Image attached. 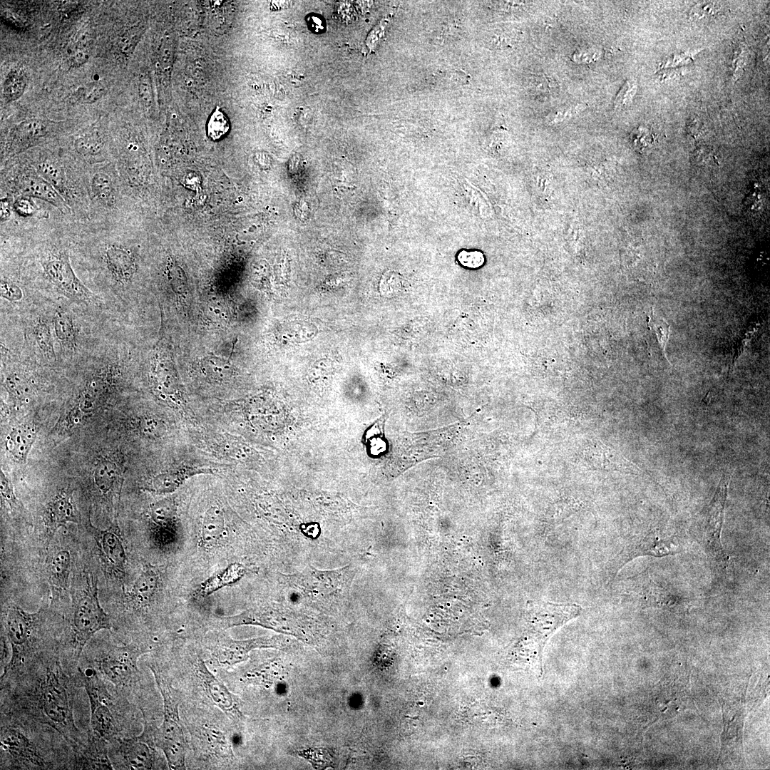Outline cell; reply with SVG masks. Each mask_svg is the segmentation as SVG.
<instances>
[{
	"label": "cell",
	"instance_id": "3",
	"mask_svg": "<svg viewBox=\"0 0 770 770\" xmlns=\"http://www.w3.org/2000/svg\"><path fill=\"white\" fill-rule=\"evenodd\" d=\"M163 700V720L153 733L155 746L160 749L170 769H185L188 744L178 714V699L171 687L151 667Z\"/></svg>",
	"mask_w": 770,
	"mask_h": 770
},
{
	"label": "cell",
	"instance_id": "12",
	"mask_svg": "<svg viewBox=\"0 0 770 770\" xmlns=\"http://www.w3.org/2000/svg\"><path fill=\"white\" fill-rule=\"evenodd\" d=\"M100 558L108 573L122 578L125 573L126 554L118 525L101 530L91 528Z\"/></svg>",
	"mask_w": 770,
	"mask_h": 770
},
{
	"label": "cell",
	"instance_id": "32",
	"mask_svg": "<svg viewBox=\"0 0 770 770\" xmlns=\"http://www.w3.org/2000/svg\"><path fill=\"white\" fill-rule=\"evenodd\" d=\"M34 337L38 349L48 358H55L53 340L49 325L43 320H39L34 329Z\"/></svg>",
	"mask_w": 770,
	"mask_h": 770
},
{
	"label": "cell",
	"instance_id": "39",
	"mask_svg": "<svg viewBox=\"0 0 770 770\" xmlns=\"http://www.w3.org/2000/svg\"><path fill=\"white\" fill-rule=\"evenodd\" d=\"M309 29L314 34H319L325 31L326 23L324 18L317 14H309L306 17Z\"/></svg>",
	"mask_w": 770,
	"mask_h": 770
},
{
	"label": "cell",
	"instance_id": "17",
	"mask_svg": "<svg viewBox=\"0 0 770 770\" xmlns=\"http://www.w3.org/2000/svg\"><path fill=\"white\" fill-rule=\"evenodd\" d=\"M144 733L138 736L124 739L119 743L118 754L126 769H152L155 766V749Z\"/></svg>",
	"mask_w": 770,
	"mask_h": 770
},
{
	"label": "cell",
	"instance_id": "26",
	"mask_svg": "<svg viewBox=\"0 0 770 770\" xmlns=\"http://www.w3.org/2000/svg\"><path fill=\"white\" fill-rule=\"evenodd\" d=\"M674 553L673 549L669 545H667L665 542L657 540H652V542L649 539H644L639 543L631 545L627 549L622 550L619 555L618 564L622 565L628 560L639 555H666Z\"/></svg>",
	"mask_w": 770,
	"mask_h": 770
},
{
	"label": "cell",
	"instance_id": "42",
	"mask_svg": "<svg viewBox=\"0 0 770 770\" xmlns=\"http://www.w3.org/2000/svg\"><path fill=\"white\" fill-rule=\"evenodd\" d=\"M536 92L549 93L555 90L554 81L545 76H536Z\"/></svg>",
	"mask_w": 770,
	"mask_h": 770
},
{
	"label": "cell",
	"instance_id": "11",
	"mask_svg": "<svg viewBox=\"0 0 770 770\" xmlns=\"http://www.w3.org/2000/svg\"><path fill=\"white\" fill-rule=\"evenodd\" d=\"M284 640L280 636L261 637L245 640H235L227 635L220 637L213 655L218 664L232 666L249 658V652L257 648L284 647Z\"/></svg>",
	"mask_w": 770,
	"mask_h": 770
},
{
	"label": "cell",
	"instance_id": "13",
	"mask_svg": "<svg viewBox=\"0 0 770 770\" xmlns=\"http://www.w3.org/2000/svg\"><path fill=\"white\" fill-rule=\"evenodd\" d=\"M226 627L243 625H260L283 634L301 636L294 622L285 613L277 610L266 607L245 611L240 614L223 619Z\"/></svg>",
	"mask_w": 770,
	"mask_h": 770
},
{
	"label": "cell",
	"instance_id": "1",
	"mask_svg": "<svg viewBox=\"0 0 770 770\" xmlns=\"http://www.w3.org/2000/svg\"><path fill=\"white\" fill-rule=\"evenodd\" d=\"M582 607L576 603H554L530 600L527 603L526 627L517 645L520 659L543 674V652L555 632L580 615Z\"/></svg>",
	"mask_w": 770,
	"mask_h": 770
},
{
	"label": "cell",
	"instance_id": "19",
	"mask_svg": "<svg viewBox=\"0 0 770 770\" xmlns=\"http://www.w3.org/2000/svg\"><path fill=\"white\" fill-rule=\"evenodd\" d=\"M196 672L205 690L213 703L227 714H240L238 704L234 696L207 667L204 661L200 659L196 664Z\"/></svg>",
	"mask_w": 770,
	"mask_h": 770
},
{
	"label": "cell",
	"instance_id": "23",
	"mask_svg": "<svg viewBox=\"0 0 770 770\" xmlns=\"http://www.w3.org/2000/svg\"><path fill=\"white\" fill-rule=\"evenodd\" d=\"M36 436V431L31 425L19 426L7 436L6 449L16 460L25 463Z\"/></svg>",
	"mask_w": 770,
	"mask_h": 770
},
{
	"label": "cell",
	"instance_id": "41",
	"mask_svg": "<svg viewBox=\"0 0 770 770\" xmlns=\"http://www.w3.org/2000/svg\"><path fill=\"white\" fill-rule=\"evenodd\" d=\"M635 91V86L631 82H627L621 89L615 101L617 106H622L627 104Z\"/></svg>",
	"mask_w": 770,
	"mask_h": 770
},
{
	"label": "cell",
	"instance_id": "36",
	"mask_svg": "<svg viewBox=\"0 0 770 770\" xmlns=\"http://www.w3.org/2000/svg\"><path fill=\"white\" fill-rule=\"evenodd\" d=\"M106 94V88L100 84H92L83 88L79 99L83 103H93Z\"/></svg>",
	"mask_w": 770,
	"mask_h": 770
},
{
	"label": "cell",
	"instance_id": "28",
	"mask_svg": "<svg viewBox=\"0 0 770 770\" xmlns=\"http://www.w3.org/2000/svg\"><path fill=\"white\" fill-rule=\"evenodd\" d=\"M6 197L10 200L12 214H15L19 218L35 220L49 217V213L38 207L31 197L26 196Z\"/></svg>",
	"mask_w": 770,
	"mask_h": 770
},
{
	"label": "cell",
	"instance_id": "6",
	"mask_svg": "<svg viewBox=\"0 0 770 770\" xmlns=\"http://www.w3.org/2000/svg\"><path fill=\"white\" fill-rule=\"evenodd\" d=\"M39 263L44 276L64 294L84 302L95 300L94 294L76 276L68 250L63 247L46 245Z\"/></svg>",
	"mask_w": 770,
	"mask_h": 770
},
{
	"label": "cell",
	"instance_id": "10",
	"mask_svg": "<svg viewBox=\"0 0 770 770\" xmlns=\"http://www.w3.org/2000/svg\"><path fill=\"white\" fill-rule=\"evenodd\" d=\"M53 123L30 118L14 125L6 138L3 157H12L38 145L51 135Z\"/></svg>",
	"mask_w": 770,
	"mask_h": 770
},
{
	"label": "cell",
	"instance_id": "25",
	"mask_svg": "<svg viewBox=\"0 0 770 770\" xmlns=\"http://www.w3.org/2000/svg\"><path fill=\"white\" fill-rule=\"evenodd\" d=\"M71 569V555L66 550L56 552L48 564L51 584L56 589L66 590Z\"/></svg>",
	"mask_w": 770,
	"mask_h": 770
},
{
	"label": "cell",
	"instance_id": "16",
	"mask_svg": "<svg viewBox=\"0 0 770 770\" xmlns=\"http://www.w3.org/2000/svg\"><path fill=\"white\" fill-rule=\"evenodd\" d=\"M1 746L14 761L26 766L42 768L45 760L36 745L20 731L8 728L1 735Z\"/></svg>",
	"mask_w": 770,
	"mask_h": 770
},
{
	"label": "cell",
	"instance_id": "33",
	"mask_svg": "<svg viewBox=\"0 0 770 770\" xmlns=\"http://www.w3.org/2000/svg\"><path fill=\"white\" fill-rule=\"evenodd\" d=\"M183 479V475L175 473L158 475L151 481L148 489L158 493H169L178 488Z\"/></svg>",
	"mask_w": 770,
	"mask_h": 770
},
{
	"label": "cell",
	"instance_id": "38",
	"mask_svg": "<svg viewBox=\"0 0 770 770\" xmlns=\"http://www.w3.org/2000/svg\"><path fill=\"white\" fill-rule=\"evenodd\" d=\"M652 327L655 329L661 347L664 349L669 337V325L663 320L653 317Z\"/></svg>",
	"mask_w": 770,
	"mask_h": 770
},
{
	"label": "cell",
	"instance_id": "14",
	"mask_svg": "<svg viewBox=\"0 0 770 770\" xmlns=\"http://www.w3.org/2000/svg\"><path fill=\"white\" fill-rule=\"evenodd\" d=\"M36 614H31L16 606L6 615L5 628L12 648L11 665L19 662L31 640Z\"/></svg>",
	"mask_w": 770,
	"mask_h": 770
},
{
	"label": "cell",
	"instance_id": "29",
	"mask_svg": "<svg viewBox=\"0 0 770 770\" xmlns=\"http://www.w3.org/2000/svg\"><path fill=\"white\" fill-rule=\"evenodd\" d=\"M53 327L56 338L66 348L73 347L76 342V329L71 316L63 309H58L53 318Z\"/></svg>",
	"mask_w": 770,
	"mask_h": 770
},
{
	"label": "cell",
	"instance_id": "18",
	"mask_svg": "<svg viewBox=\"0 0 770 770\" xmlns=\"http://www.w3.org/2000/svg\"><path fill=\"white\" fill-rule=\"evenodd\" d=\"M73 148L87 165H95L108 161V140L104 133L93 127L79 133L73 142Z\"/></svg>",
	"mask_w": 770,
	"mask_h": 770
},
{
	"label": "cell",
	"instance_id": "15",
	"mask_svg": "<svg viewBox=\"0 0 770 770\" xmlns=\"http://www.w3.org/2000/svg\"><path fill=\"white\" fill-rule=\"evenodd\" d=\"M729 481L730 476L724 473L707 511L706 527V540L711 552L718 559H724V561L727 557L721 544L720 534Z\"/></svg>",
	"mask_w": 770,
	"mask_h": 770
},
{
	"label": "cell",
	"instance_id": "31",
	"mask_svg": "<svg viewBox=\"0 0 770 770\" xmlns=\"http://www.w3.org/2000/svg\"><path fill=\"white\" fill-rule=\"evenodd\" d=\"M118 474V468L114 463L106 459L101 461L94 471L95 483L99 491L104 494L109 493L116 481Z\"/></svg>",
	"mask_w": 770,
	"mask_h": 770
},
{
	"label": "cell",
	"instance_id": "21",
	"mask_svg": "<svg viewBox=\"0 0 770 770\" xmlns=\"http://www.w3.org/2000/svg\"><path fill=\"white\" fill-rule=\"evenodd\" d=\"M152 520L156 525L153 538L155 543L164 546L174 538L170 535V528L175 517V507L173 500L167 499L154 504L150 509Z\"/></svg>",
	"mask_w": 770,
	"mask_h": 770
},
{
	"label": "cell",
	"instance_id": "9",
	"mask_svg": "<svg viewBox=\"0 0 770 770\" xmlns=\"http://www.w3.org/2000/svg\"><path fill=\"white\" fill-rule=\"evenodd\" d=\"M144 652L134 647H112L97 659L100 674L116 687H128L138 678V660Z\"/></svg>",
	"mask_w": 770,
	"mask_h": 770
},
{
	"label": "cell",
	"instance_id": "37",
	"mask_svg": "<svg viewBox=\"0 0 770 770\" xmlns=\"http://www.w3.org/2000/svg\"><path fill=\"white\" fill-rule=\"evenodd\" d=\"M458 260L461 265L471 268L480 267L484 261L483 255L478 251H463L459 254Z\"/></svg>",
	"mask_w": 770,
	"mask_h": 770
},
{
	"label": "cell",
	"instance_id": "34",
	"mask_svg": "<svg viewBox=\"0 0 770 770\" xmlns=\"http://www.w3.org/2000/svg\"><path fill=\"white\" fill-rule=\"evenodd\" d=\"M229 123L221 110L217 107L207 123L208 136L214 140L222 138L229 130Z\"/></svg>",
	"mask_w": 770,
	"mask_h": 770
},
{
	"label": "cell",
	"instance_id": "8",
	"mask_svg": "<svg viewBox=\"0 0 770 770\" xmlns=\"http://www.w3.org/2000/svg\"><path fill=\"white\" fill-rule=\"evenodd\" d=\"M92 165L85 170L86 189L90 201L91 219L112 218L117 208L118 191L112 165Z\"/></svg>",
	"mask_w": 770,
	"mask_h": 770
},
{
	"label": "cell",
	"instance_id": "27",
	"mask_svg": "<svg viewBox=\"0 0 770 770\" xmlns=\"http://www.w3.org/2000/svg\"><path fill=\"white\" fill-rule=\"evenodd\" d=\"M28 84L26 71L21 67L10 69L3 85L4 97L7 102L18 100L24 93Z\"/></svg>",
	"mask_w": 770,
	"mask_h": 770
},
{
	"label": "cell",
	"instance_id": "22",
	"mask_svg": "<svg viewBox=\"0 0 770 770\" xmlns=\"http://www.w3.org/2000/svg\"><path fill=\"white\" fill-rule=\"evenodd\" d=\"M160 578L155 568L146 566L135 581L130 598L135 605L145 606L155 596L159 586Z\"/></svg>",
	"mask_w": 770,
	"mask_h": 770
},
{
	"label": "cell",
	"instance_id": "7",
	"mask_svg": "<svg viewBox=\"0 0 770 770\" xmlns=\"http://www.w3.org/2000/svg\"><path fill=\"white\" fill-rule=\"evenodd\" d=\"M81 674L90 703L92 731L101 739L111 740L117 734L111 696L95 670L87 669Z\"/></svg>",
	"mask_w": 770,
	"mask_h": 770
},
{
	"label": "cell",
	"instance_id": "35",
	"mask_svg": "<svg viewBox=\"0 0 770 770\" xmlns=\"http://www.w3.org/2000/svg\"><path fill=\"white\" fill-rule=\"evenodd\" d=\"M1 296L10 302L19 301L23 297V292L20 287L10 279L1 277Z\"/></svg>",
	"mask_w": 770,
	"mask_h": 770
},
{
	"label": "cell",
	"instance_id": "24",
	"mask_svg": "<svg viewBox=\"0 0 770 770\" xmlns=\"http://www.w3.org/2000/svg\"><path fill=\"white\" fill-rule=\"evenodd\" d=\"M225 530V520L222 510L217 507L209 508L203 518L201 529V543L205 547H212L220 540Z\"/></svg>",
	"mask_w": 770,
	"mask_h": 770
},
{
	"label": "cell",
	"instance_id": "2",
	"mask_svg": "<svg viewBox=\"0 0 770 770\" xmlns=\"http://www.w3.org/2000/svg\"><path fill=\"white\" fill-rule=\"evenodd\" d=\"M67 682L58 661L49 665L39 683L38 705L50 725L67 739L76 740L78 729L74 723Z\"/></svg>",
	"mask_w": 770,
	"mask_h": 770
},
{
	"label": "cell",
	"instance_id": "30",
	"mask_svg": "<svg viewBox=\"0 0 770 770\" xmlns=\"http://www.w3.org/2000/svg\"><path fill=\"white\" fill-rule=\"evenodd\" d=\"M91 51V39L89 34H80L71 45L67 56L70 67L76 68L86 63Z\"/></svg>",
	"mask_w": 770,
	"mask_h": 770
},
{
	"label": "cell",
	"instance_id": "40",
	"mask_svg": "<svg viewBox=\"0 0 770 770\" xmlns=\"http://www.w3.org/2000/svg\"><path fill=\"white\" fill-rule=\"evenodd\" d=\"M1 494L2 498L8 502L10 505L16 504V499L13 491L12 486L5 476L4 473L1 471Z\"/></svg>",
	"mask_w": 770,
	"mask_h": 770
},
{
	"label": "cell",
	"instance_id": "5",
	"mask_svg": "<svg viewBox=\"0 0 770 770\" xmlns=\"http://www.w3.org/2000/svg\"><path fill=\"white\" fill-rule=\"evenodd\" d=\"M87 578L86 585L72 592V628L81 650L100 630L111 627L110 617L100 605L96 582Z\"/></svg>",
	"mask_w": 770,
	"mask_h": 770
},
{
	"label": "cell",
	"instance_id": "4",
	"mask_svg": "<svg viewBox=\"0 0 770 770\" xmlns=\"http://www.w3.org/2000/svg\"><path fill=\"white\" fill-rule=\"evenodd\" d=\"M1 196H26L39 200L49 204L62 215L75 219L65 200L29 163L8 165L1 170Z\"/></svg>",
	"mask_w": 770,
	"mask_h": 770
},
{
	"label": "cell",
	"instance_id": "20",
	"mask_svg": "<svg viewBox=\"0 0 770 770\" xmlns=\"http://www.w3.org/2000/svg\"><path fill=\"white\" fill-rule=\"evenodd\" d=\"M78 523L77 511L68 491H61L48 503L45 515V523L49 535L68 523Z\"/></svg>",
	"mask_w": 770,
	"mask_h": 770
}]
</instances>
